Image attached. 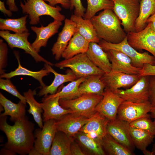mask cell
<instances>
[{
    "instance_id": "obj_1",
    "label": "cell",
    "mask_w": 155,
    "mask_h": 155,
    "mask_svg": "<svg viewBox=\"0 0 155 155\" xmlns=\"http://www.w3.org/2000/svg\"><path fill=\"white\" fill-rule=\"evenodd\" d=\"M0 117V129L5 134L7 140L4 148L21 155L29 154L34 147L35 140L34 124L26 116L11 125L7 122V116Z\"/></svg>"
},
{
    "instance_id": "obj_2",
    "label": "cell",
    "mask_w": 155,
    "mask_h": 155,
    "mask_svg": "<svg viewBox=\"0 0 155 155\" xmlns=\"http://www.w3.org/2000/svg\"><path fill=\"white\" fill-rule=\"evenodd\" d=\"M90 20L98 37L106 42L119 43L127 36L120 20L112 9L104 10Z\"/></svg>"
},
{
    "instance_id": "obj_3",
    "label": "cell",
    "mask_w": 155,
    "mask_h": 155,
    "mask_svg": "<svg viewBox=\"0 0 155 155\" xmlns=\"http://www.w3.org/2000/svg\"><path fill=\"white\" fill-rule=\"evenodd\" d=\"M24 3L20 2V6L23 13L28 15L31 25H36L39 23L40 17L46 15L50 16L54 20L62 21L65 17L60 11L61 8L50 5L43 0H24Z\"/></svg>"
},
{
    "instance_id": "obj_4",
    "label": "cell",
    "mask_w": 155,
    "mask_h": 155,
    "mask_svg": "<svg viewBox=\"0 0 155 155\" xmlns=\"http://www.w3.org/2000/svg\"><path fill=\"white\" fill-rule=\"evenodd\" d=\"M55 67L60 69L68 68L71 69L77 78L94 75H102L104 72L95 65L86 53L79 54L56 63Z\"/></svg>"
},
{
    "instance_id": "obj_5",
    "label": "cell",
    "mask_w": 155,
    "mask_h": 155,
    "mask_svg": "<svg viewBox=\"0 0 155 155\" xmlns=\"http://www.w3.org/2000/svg\"><path fill=\"white\" fill-rule=\"evenodd\" d=\"M103 97L102 95L86 94L72 99H60L59 103L62 107L71 109L73 113L89 118L96 112L95 107Z\"/></svg>"
},
{
    "instance_id": "obj_6",
    "label": "cell",
    "mask_w": 155,
    "mask_h": 155,
    "mask_svg": "<svg viewBox=\"0 0 155 155\" xmlns=\"http://www.w3.org/2000/svg\"><path fill=\"white\" fill-rule=\"evenodd\" d=\"M113 10L120 20L121 25L127 33L135 32V24L140 10L137 0H116Z\"/></svg>"
},
{
    "instance_id": "obj_7",
    "label": "cell",
    "mask_w": 155,
    "mask_h": 155,
    "mask_svg": "<svg viewBox=\"0 0 155 155\" xmlns=\"http://www.w3.org/2000/svg\"><path fill=\"white\" fill-rule=\"evenodd\" d=\"M99 44L104 50L114 49L124 53L131 59L133 65L142 68L145 63L155 65V58L148 52L140 53L131 46L128 43L127 36L121 42L117 44L110 43L102 40Z\"/></svg>"
},
{
    "instance_id": "obj_8",
    "label": "cell",
    "mask_w": 155,
    "mask_h": 155,
    "mask_svg": "<svg viewBox=\"0 0 155 155\" xmlns=\"http://www.w3.org/2000/svg\"><path fill=\"white\" fill-rule=\"evenodd\" d=\"M30 35L29 32L22 33L11 34L8 30H1L0 36L7 43L11 49L16 48L24 50L26 53L30 55L37 62H43L52 66L53 63L48 61L39 55L28 41V37Z\"/></svg>"
},
{
    "instance_id": "obj_9",
    "label": "cell",
    "mask_w": 155,
    "mask_h": 155,
    "mask_svg": "<svg viewBox=\"0 0 155 155\" xmlns=\"http://www.w3.org/2000/svg\"><path fill=\"white\" fill-rule=\"evenodd\" d=\"M42 128L36 130L33 149L39 155H49L52 142L57 131L56 120L50 119L44 122Z\"/></svg>"
},
{
    "instance_id": "obj_10",
    "label": "cell",
    "mask_w": 155,
    "mask_h": 155,
    "mask_svg": "<svg viewBox=\"0 0 155 155\" xmlns=\"http://www.w3.org/2000/svg\"><path fill=\"white\" fill-rule=\"evenodd\" d=\"M152 106L149 100L140 103L124 101L119 107L117 118L129 124L142 117H150L148 113Z\"/></svg>"
},
{
    "instance_id": "obj_11",
    "label": "cell",
    "mask_w": 155,
    "mask_h": 155,
    "mask_svg": "<svg viewBox=\"0 0 155 155\" xmlns=\"http://www.w3.org/2000/svg\"><path fill=\"white\" fill-rule=\"evenodd\" d=\"M148 23L145 28L140 31L127 33V40L135 49L146 50L155 58V32L152 29L151 22Z\"/></svg>"
},
{
    "instance_id": "obj_12",
    "label": "cell",
    "mask_w": 155,
    "mask_h": 155,
    "mask_svg": "<svg viewBox=\"0 0 155 155\" xmlns=\"http://www.w3.org/2000/svg\"><path fill=\"white\" fill-rule=\"evenodd\" d=\"M148 76L140 77L133 85L125 90L119 89L114 92L124 101L140 103L149 100V80Z\"/></svg>"
},
{
    "instance_id": "obj_13",
    "label": "cell",
    "mask_w": 155,
    "mask_h": 155,
    "mask_svg": "<svg viewBox=\"0 0 155 155\" xmlns=\"http://www.w3.org/2000/svg\"><path fill=\"white\" fill-rule=\"evenodd\" d=\"M129 124L117 118L109 121L107 127V133L116 141L133 151L135 147L130 136Z\"/></svg>"
},
{
    "instance_id": "obj_14",
    "label": "cell",
    "mask_w": 155,
    "mask_h": 155,
    "mask_svg": "<svg viewBox=\"0 0 155 155\" xmlns=\"http://www.w3.org/2000/svg\"><path fill=\"white\" fill-rule=\"evenodd\" d=\"M102 98L95 108L96 112L100 113L109 121L115 119L118 110L124 100L116 94L105 88Z\"/></svg>"
},
{
    "instance_id": "obj_15",
    "label": "cell",
    "mask_w": 155,
    "mask_h": 155,
    "mask_svg": "<svg viewBox=\"0 0 155 155\" xmlns=\"http://www.w3.org/2000/svg\"><path fill=\"white\" fill-rule=\"evenodd\" d=\"M140 78L138 75L128 74L122 72H111L102 75L101 79L107 88L115 92L121 88H129Z\"/></svg>"
},
{
    "instance_id": "obj_16",
    "label": "cell",
    "mask_w": 155,
    "mask_h": 155,
    "mask_svg": "<svg viewBox=\"0 0 155 155\" xmlns=\"http://www.w3.org/2000/svg\"><path fill=\"white\" fill-rule=\"evenodd\" d=\"M107 54L112 65V71L139 75L142 68L132 64L130 58L122 52L114 49L104 50Z\"/></svg>"
},
{
    "instance_id": "obj_17",
    "label": "cell",
    "mask_w": 155,
    "mask_h": 155,
    "mask_svg": "<svg viewBox=\"0 0 155 155\" xmlns=\"http://www.w3.org/2000/svg\"><path fill=\"white\" fill-rule=\"evenodd\" d=\"M89 118L74 113H69L56 120L57 131H61L67 136L74 137L88 122Z\"/></svg>"
},
{
    "instance_id": "obj_18",
    "label": "cell",
    "mask_w": 155,
    "mask_h": 155,
    "mask_svg": "<svg viewBox=\"0 0 155 155\" xmlns=\"http://www.w3.org/2000/svg\"><path fill=\"white\" fill-rule=\"evenodd\" d=\"M76 31L75 24L71 19H65L64 26L51 49L52 54L55 55L56 60H59L62 57L63 53Z\"/></svg>"
},
{
    "instance_id": "obj_19",
    "label": "cell",
    "mask_w": 155,
    "mask_h": 155,
    "mask_svg": "<svg viewBox=\"0 0 155 155\" xmlns=\"http://www.w3.org/2000/svg\"><path fill=\"white\" fill-rule=\"evenodd\" d=\"M109 121L100 113L96 112L80 131L92 138L101 140L107 133V127Z\"/></svg>"
},
{
    "instance_id": "obj_20",
    "label": "cell",
    "mask_w": 155,
    "mask_h": 155,
    "mask_svg": "<svg viewBox=\"0 0 155 155\" xmlns=\"http://www.w3.org/2000/svg\"><path fill=\"white\" fill-rule=\"evenodd\" d=\"M59 97H48L44 96L40 103L43 110L44 122L50 119L57 120L66 114L73 113L69 109H65L60 104Z\"/></svg>"
},
{
    "instance_id": "obj_21",
    "label": "cell",
    "mask_w": 155,
    "mask_h": 155,
    "mask_svg": "<svg viewBox=\"0 0 155 155\" xmlns=\"http://www.w3.org/2000/svg\"><path fill=\"white\" fill-rule=\"evenodd\" d=\"M62 24V21L54 20L48 25L40 27L32 26V30L36 34V37L34 41L31 44L35 51L39 53L42 47H45L49 38L58 32L60 26Z\"/></svg>"
},
{
    "instance_id": "obj_22",
    "label": "cell",
    "mask_w": 155,
    "mask_h": 155,
    "mask_svg": "<svg viewBox=\"0 0 155 155\" xmlns=\"http://www.w3.org/2000/svg\"><path fill=\"white\" fill-rule=\"evenodd\" d=\"M92 62L107 73L112 71V65L107 54L97 43L90 42L86 53Z\"/></svg>"
},
{
    "instance_id": "obj_23",
    "label": "cell",
    "mask_w": 155,
    "mask_h": 155,
    "mask_svg": "<svg viewBox=\"0 0 155 155\" xmlns=\"http://www.w3.org/2000/svg\"><path fill=\"white\" fill-rule=\"evenodd\" d=\"M51 66L47 63L44 64V68L50 73H53L55 77L50 85L42 87L38 94L39 96H45L49 94L51 95L53 94L56 93L58 88L63 84L71 82L78 79L71 71L68 72L66 74H60L55 71Z\"/></svg>"
},
{
    "instance_id": "obj_24",
    "label": "cell",
    "mask_w": 155,
    "mask_h": 155,
    "mask_svg": "<svg viewBox=\"0 0 155 155\" xmlns=\"http://www.w3.org/2000/svg\"><path fill=\"white\" fill-rule=\"evenodd\" d=\"M102 75H94L87 77L80 85L73 98L86 94L103 95L105 86L101 79Z\"/></svg>"
},
{
    "instance_id": "obj_25",
    "label": "cell",
    "mask_w": 155,
    "mask_h": 155,
    "mask_svg": "<svg viewBox=\"0 0 155 155\" xmlns=\"http://www.w3.org/2000/svg\"><path fill=\"white\" fill-rule=\"evenodd\" d=\"M0 104L4 110L0 116H9L10 120L13 122L22 119L26 116V104L20 100L17 104L14 103L0 92Z\"/></svg>"
},
{
    "instance_id": "obj_26",
    "label": "cell",
    "mask_w": 155,
    "mask_h": 155,
    "mask_svg": "<svg viewBox=\"0 0 155 155\" xmlns=\"http://www.w3.org/2000/svg\"><path fill=\"white\" fill-rule=\"evenodd\" d=\"M72 14L70 19L76 24L77 31L89 42L99 43L100 41L90 19Z\"/></svg>"
},
{
    "instance_id": "obj_27",
    "label": "cell",
    "mask_w": 155,
    "mask_h": 155,
    "mask_svg": "<svg viewBox=\"0 0 155 155\" xmlns=\"http://www.w3.org/2000/svg\"><path fill=\"white\" fill-rule=\"evenodd\" d=\"M14 53L18 61V67L13 71L7 73H5L1 75L0 78L9 79L16 76L27 75L32 77L37 80L42 87L45 86L46 85L44 83L42 79L44 77L48 75L50 72L45 68L39 71H33L23 67L21 65L18 53L15 51Z\"/></svg>"
},
{
    "instance_id": "obj_28",
    "label": "cell",
    "mask_w": 155,
    "mask_h": 155,
    "mask_svg": "<svg viewBox=\"0 0 155 155\" xmlns=\"http://www.w3.org/2000/svg\"><path fill=\"white\" fill-rule=\"evenodd\" d=\"M89 43L76 31L63 53L62 57L67 59L79 54L86 53L88 50Z\"/></svg>"
},
{
    "instance_id": "obj_29",
    "label": "cell",
    "mask_w": 155,
    "mask_h": 155,
    "mask_svg": "<svg viewBox=\"0 0 155 155\" xmlns=\"http://www.w3.org/2000/svg\"><path fill=\"white\" fill-rule=\"evenodd\" d=\"M73 138L62 132L57 131L49 155H71L70 146Z\"/></svg>"
},
{
    "instance_id": "obj_30",
    "label": "cell",
    "mask_w": 155,
    "mask_h": 155,
    "mask_svg": "<svg viewBox=\"0 0 155 155\" xmlns=\"http://www.w3.org/2000/svg\"><path fill=\"white\" fill-rule=\"evenodd\" d=\"M155 13V0H141L139 16L135 24V32L142 30L147 26L148 19Z\"/></svg>"
},
{
    "instance_id": "obj_31",
    "label": "cell",
    "mask_w": 155,
    "mask_h": 155,
    "mask_svg": "<svg viewBox=\"0 0 155 155\" xmlns=\"http://www.w3.org/2000/svg\"><path fill=\"white\" fill-rule=\"evenodd\" d=\"M129 131L132 141L135 146L143 151L153 141L155 135L150 133L130 126Z\"/></svg>"
},
{
    "instance_id": "obj_32",
    "label": "cell",
    "mask_w": 155,
    "mask_h": 155,
    "mask_svg": "<svg viewBox=\"0 0 155 155\" xmlns=\"http://www.w3.org/2000/svg\"><path fill=\"white\" fill-rule=\"evenodd\" d=\"M101 143L104 150L109 155L135 154L132 151L117 142L108 133L102 138Z\"/></svg>"
},
{
    "instance_id": "obj_33",
    "label": "cell",
    "mask_w": 155,
    "mask_h": 155,
    "mask_svg": "<svg viewBox=\"0 0 155 155\" xmlns=\"http://www.w3.org/2000/svg\"><path fill=\"white\" fill-rule=\"evenodd\" d=\"M35 90H32L29 89L27 92L24 93V96L26 100V102L29 106L28 110V112L31 114L34 119L40 128H42L43 125L42 113L43 112L40 103L38 102L35 99L34 96L36 94Z\"/></svg>"
},
{
    "instance_id": "obj_34",
    "label": "cell",
    "mask_w": 155,
    "mask_h": 155,
    "mask_svg": "<svg viewBox=\"0 0 155 155\" xmlns=\"http://www.w3.org/2000/svg\"><path fill=\"white\" fill-rule=\"evenodd\" d=\"M74 138L93 154L96 155L106 154L101 144V140L92 138L86 133L81 131L78 132Z\"/></svg>"
},
{
    "instance_id": "obj_35",
    "label": "cell",
    "mask_w": 155,
    "mask_h": 155,
    "mask_svg": "<svg viewBox=\"0 0 155 155\" xmlns=\"http://www.w3.org/2000/svg\"><path fill=\"white\" fill-rule=\"evenodd\" d=\"M26 15L17 19H0V29L12 31L16 33L29 32L26 26Z\"/></svg>"
},
{
    "instance_id": "obj_36",
    "label": "cell",
    "mask_w": 155,
    "mask_h": 155,
    "mask_svg": "<svg viewBox=\"0 0 155 155\" xmlns=\"http://www.w3.org/2000/svg\"><path fill=\"white\" fill-rule=\"evenodd\" d=\"M87 7L84 18L90 19L98 11L107 9L113 10L114 1L110 0H87Z\"/></svg>"
},
{
    "instance_id": "obj_37",
    "label": "cell",
    "mask_w": 155,
    "mask_h": 155,
    "mask_svg": "<svg viewBox=\"0 0 155 155\" xmlns=\"http://www.w3.org/2000/svg\"><path fill=\"white\" fill-rule=\"evenodd\" d=\"M86 78L82 77L78 78L63 87L60 91L53 94L45 96L48 97H59L60 99H73L80 85Z\"/></svg>"
},
{
    "instance_id": "obj_38",
    "label": "cell",
    "mask_w": 155,
    "mask_h": 155,
    "mask_svg": "<svg viewBox=\"0 0 155 155\" xmlns=\"http://www.w3.org/2000/svg\"><path fill=\"white\" fill-rule=\"evenodd\" d=\"M129 125L147 131L155 135V121H152L150 117L139 119L130 123Z\"/></svg>"
},
{
    "instance_id": "obj_39",
    "label": "cell",
    "mask_w": 155,
    "mask_h": 155,
    "mask_svg": "<svg viewBox=\"0 0 155 155\" xmlns=\"http://www.w3.org/2000/svg\"><path fill=\"white\" fill-rule=\"evenodd\" d=\"M0 88L17 97L24 104H26L25 97L20 94L9 79H4L0 78Z\"/></svg>"
},
{
    "instance_id": "obj_40",
    "label": "cell",
    "mask_w": 155,
    "mask_h": 155,
    "mask_svg": "<svg viewBox=\"0 0 155 155\" xmlns=\"http://www.w3.org/2000/svg\"><path fill=\"white\" fill-rule=\"evenodd\" d=\"M8 49L6 44L2 39H0V74L5 73L4 69L7 64Z\"/></svg>"
},
{
    "instance_id": "obj_41",
    "label": "cell",
    "mask_w": 155,
    "mask_h": 155,
    "mask_svg": "<svg viewBox=\"0 0 155 155\" xmlns=\"http://www.w3.org/2000/svg\"><path fill=\"white\" fill-rule=\"evenodd\" d=\"M70 10H71L74 8V14L83 17L86 9L82 5L81 0H70Z\"/></svg>"
},
{
    "instance_id": "obj_42",
    "label": "cell",
    "mask_w": 155,
    "mask_h": 155,
    "mask_svg": "<svg viewBox=\"0 0 155 155\" xmlns=\"http://www.w3.org/2000/svg\"><path fill=\"white\" fill-rule=\"evenodd\" d=\"M138 75L140 77L155 76V65L149 63L144 64Z\"/></svg>"
},
{
    "instance_id": "obj_43",
    "label": "cell",
    "mask_w": 155,
    "mask_h": 155,
    "mask_svg": "<svg viewBox=\"0 0 155 155\" xmlns=\"http://www.w3.org/2000/svg\"><path fill=\"white\" fill-rule=\"evenodd\" d=\"M149 80L150 96L149 100L152 106H155V76Z\"/></svg>"
},
{
    "instance_id": "obj_44",
    "label": "cell",
    "mask_w": 155,
    "mask_h": 155,
    "mask_svg": "<svg viewBox=\"0 0 155 155\" xmlns=\"http://www.w3.org/2000/svg\"><path fill=\"white\" fill-rule=\"evenodd\" d=\"M47 1L51 6H55L57 4H60L63 8L65 9H69L70 5V0H43Z\"/></svg>"
},
{
    "instance_id": "obj_45",
    "label": "cell",
    "mask_w": 155,
    "mask_h": 155,
    "mask_svg": "<svg viewBox=\"0 0 155 155\" xmlns=\"http://www.w3.org/2000/svg\"><path fill=\"white\" fill-rule=\"evenodd\" d=\"M71 155H84L85 153L81 149L79 146L73 142L71 143L70 146Z\"/></svg>"
},
{
    "instance_id": "obj_46",
    "label": "cell",
    "mask_w": 155,
    "mask_h": 155,
    "mask_svg": "<svg viewBox=\"0 0 155 155\" xmlns=\"http://www.w3.org/2000/svg\"><path fill=\"white\" fill-rule=\"evenodd\" d=\"M0 10L4 14L7 15L9 17L12 16V11L10 10L7 9L5 6L4 2L1 1H0Z\"/></svg>"
},
{
    "instance_id": "obj_47",
    "label": "cell",
    "mask_w": 155,
    "mask_h": 155,
    "mask_svg": "<svg viewBox=\"0 0 155 155\" xmlns=\"http://www.w3.org/2000/svg\"><path fill=\"white\" fill-rule=\"evenodd\" d=\"M6 4L8 6L9 10L13 12H16L18 10L16 6L15 0H7Z\"/></svg>"
},
{
    "instance_id": "obj_48",
    "label": "cell",
    "mask_w": 155,
    "mask_h": 155,
    "mask_svg": "<svg viewBox=\"0 0 155 155\" xmlns=\"http://www.w3.org/2000/svg\"><path fill=\"white\" fill-rule=\"evenodd\" d=\"M16 154L14 152L5 148L2 149L0 151V155H16Z\"/></svg>"
},
{
    "instance_id": "obj_49",
    "label": "cell",
    "mask_w": 155,
    "mask_h": 155,
    "mask_svg": "<svg viewBox=\"0 0 155 155\" xmlns=\"http://www.w3.org/2000/svg\"><path fill=\"white\" fill-rule=\"evenodd\" d=\"M149 22H151L152 28L154 31L155 32V19L148 20L147 21V23Z\"/></svg>"
},
{
    "instance_id": "obj_50",
    "label": "cell",
    "mask_w": 155,
    "mask_h": 155,
    "mask_svg": "<svg viewBox=\"0 0 155 155\" xmlns=\"http://www.w3.org/2000/svg\"><path fill=\"white\" fill-rule=\"evenodd\" d=\"M150 112L151 113V116L154 119L155 121V106H152Z\"/></svg>"
},
{
    "instance_id": "obj_51",
    "label": "cell",
    "mask_w": 155,
    "mask_h": 155,
    "mask_svg": "<svg viewBox=\"0 0 155 155\" xmlns=\"http://www.w3.org/2000/svg\"><path fill=\"white\" fill-rule=\"evenodd\" d=\"M143 153L145 155H152V152L147 149L142 151Z\"/></svg>"
},
{
    "instance_id": "obj_52",
    "label": "cell",
    "mask_w": 155,
    "mask_h": 155,
    "mask_svg": "<svg viewBox=\"0 0 155 155\" xmlns=\"http://www.w3.org/2000/svg\"><path fill=\"white\" fill-rule=\"evenodd\" d=\"M151 152L152 155H155V143L153 145Z\"/></svg>"
},
{
    "instance_id": "obj_53",
    "label": "cell",
    "mask_w": 155,
    "mask_h": 155,
    "mask_svg": "<svg viewBox=\"0 0 155 155\" xmlns=\"http://www.w3.org/2000/svg\"><path fill=\"white\" fill-rule=\"evenodd\" d=\"M153 19H155V13L153 15L150 17L148 20H151Z\"/></svg>"
},
{
    "instance_id": "obj_54",
    "label": "cell",
    "mask_w": 155,
    "mask_h": 155,
    "mask_svg": "<svg viewBox=\"0 0 155 155\" xmlns=\"http://www.w3.org/2000/svg\"><path fill=\"white\" fill-rule=\"evenodd\" d=\"M111 1H115L116 0H110Z\"/></svg>"
},
{
    "instance_id": "obj_55",
    "label": "cell",
    "mask_w": 155,
    "mask_h": 155,
    "mask_svg": "<svg viewBox=\"0 0 155 155\" xmlns=\"http://www.w3.org/2000/svg\"><path fill=\"white\" fill-rule=\"evenodd\" d=\"M139 1L140 2V1H141V0H137Z\"/></svg>"
}]
</instances>
